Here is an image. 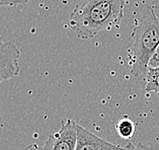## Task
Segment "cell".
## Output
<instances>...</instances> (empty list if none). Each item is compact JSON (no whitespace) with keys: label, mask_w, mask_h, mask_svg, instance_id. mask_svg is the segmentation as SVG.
<instances>
[{"label":"cell","mask_w":159,"mask_h":150,"mask_svg":"<svg viewBox=\"0 0 159 150\" xmlns=\"http://www.w3.org/2000/svg\"><path fill=\"white\" fill-rule=\"evenodd\" d=\"M124 7L125 0H84L72 10L68 25L80 39H92L121 24Z\"/></svg>","instance_id":"cell-1"},{"label":"cell","mask_w":159,"mask_h":150,"mask_svg":"<svg viewBox=\"0 0 159 150\" xmlns=\"http://www.w3.org/2000/svg\"><path fill=\"white\" fill-rule=\"evenodd\" d=\"M125 150H131V149H129L128 147H125Z\"/></svg>","instance_id":"cell-12"},{"label":"cell","mask_w":159,"mask_h":150,"mask_svg":"<svg viewBox=\"0 0 159 150\" xmlns=\"http://www.w3.org/2000/svg\"><path fill=\"white\" fill-rule=\"evenodd\" d=\"M159 45V18L151 6L146 7L137 20L131 34L129 63L131 75L139 77L149 70V61Z\"/></svg>","instance_id":"cell-2"},{"label":"cell","mask_w":159,"mask_h":150,"mask_svg":"<svg viewBox=\"0 0 159 150\" xmlns=\"http://www.w3.org/2000/svg\"><path fill=\"white\" fill-rule=\"evenodd\" d=\"M30 0H0V7L1 6H16L29 2Z\"/></svg>","instance_id":"cell-9"},{"label":"cell","mask_w":159,"mask_h":150,"mask_svg":"<svg viewBox=\"0 0 159 150\" xmlns=\"http://www.w3.org/2000/svg\"><path fill=\"white\" fill-rule=\"evenodd\" d=\"M75 150H125V148L102 139L77 124V144Z\"/></svg>","instance_id":"cell-5"},{"label":"cell","mask_w":159,"mask_h":150,"mask_svg":"<svg viewBox=\"0 0 159 150\" xmlns=\"http://www.w3.org/2000/svg\"><path fill=\"white\" fill-rule=\"evenodd\" d=\"M0 83H1V82H0Z\"/></svg>","instance_id":"cell-13"},{"label":"cell","mask_w":159,"mask_h":150,"mask_svg":"<svg viewBox=\"0 0 159 150\" xmlns=\"http://www.w3.org/2000/svg\"><path fill=\"white\" fill-rule=\"evenodd\" d=\"M117 132L123 139L129 140L135 135L136 132V125L135 123L130 120L128 117H124L121 119L117 124Z\"/></svg>","instance_id":"cell-6"},{"label":"cell","mask_w":159,"mask_h":150,"mask_svg":"<svg viewBox=\"0 0 159 150\" xmlns=\"http://www.w3.org/2000/svg\"><path fill=\"white\" fill-rule=\"evenodd\" d=\"M147 73H151V74H154V75H159V67L149 69L148 72H147Z\"/></svg>","instance_id":"cell-10"},{"label":"cell","mask_w":159,"mask_h":150,"mask_svg":"<svg viewBox=\"0 0 159 150\" xmlns=\"http://www.w3.org/2000/svg\"><path fill=\"white\" fill-rule=\"evenodd\" d=\"M61 124L60 130L48 137L43 150H75L77 124L71 119L62 121Z\"/></svg>","instance_id":"cell-3"},{"label":"cell","mask_w":159,"mask_h":150,"mask_svg":"<svg viewBox=\"0 0 159 150\" xmlns=\"http://www.w3.org/2000/svg\"><path fill=\"white\" fill-rule=\"evenodd\" d=\"M146 87L145 90L148 92H154L159 95V75H154L147 73L145 75Z\"/></svg>","instance_id":"cell-7"},{"label":"cell","mask_w":159,"mask_h":150,"mask_svg":"<svg viewBox=\"0 0 159 150\" xmlns=\"http://www.w3.org/2000/svg\"><path fill=\"white\" fill-rule=\"evenodd\" d=\"M148 67H149V69L159 67V45H158V47L156 48V50H155V52L153 53L152 57H151Z\"/></svg>","instance_id":"cell-8"},{"label":"cell","mask_w":159,"mask_h":150,"mask_svg":"<svg viewBox=\"0 0 159 150\" xmlns=\"http://www.w3.org/2000/svg\"><path fill=\"white\" fill-rule=\"evenodd\" d=\"M152 3L156 7H159V0H152Z\"/></svg>","instance_id":"cell-11"},{"label":"cell","mask_w":159,"mask_h":150,"mask_svg":"<svg viewBox=\"0 0 159 150\" xmlns=\"http://www.w3.org/2000/svg\"><path fill=\"white\" fill-rule=\"evenodd\" d=\"M20 51L12 41L0 39V82L18 75Z\"/></svg>","instance_id":"cell-4"},{"label":"cell","mask_w":159,"mask_h":150,"mask_svg":"<svg viewBox=\"0 0 159 150\" xmlns=\"http://www.w3.org/2000/svg\"><path fill=\"white\" fill-rule=\"evenodd\" d=\"M42 150H43V149H42Z\"/></svg>","instance_id":"cell-14"}]
</instances>
